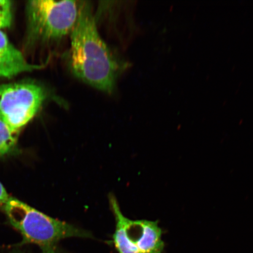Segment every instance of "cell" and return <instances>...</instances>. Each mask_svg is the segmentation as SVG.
I'll use <instances>...</instances> for the list:
<instances>
[{"label": "cell", "instance_id": "cell-8", "mask_svg": "<svg viewBox=\"0 0 253 253\" xmlns=\"http://www.w3.org/2000/svg\"><path fill=\"white\" fill-rule=\"evenodd\" d=\"M12 21V5L8 0H0V30L11 26Z\"/></svg>", "mask_w": 253, "mask_h": 253}, {"label": "cell", "instance_id": "cell-10", "mask_svg": "<svg viewBox=\"0 0 253 253\" xmlns=\"http://www.w3.org/2000/svg\"><path fill=\"white\" fill-rule=\"evenodd\" d=\"M10 253H26L22 251H13ZM40 253H59L56 250V247L55 248H47L41 249V252Z\"/></svg>", "mask_w": 253, "mask_h": 253}, {"label": "cell", "instance_id": "cell-1", "mask_svg": "<svg viewBox=\"0 0 253 253\" xmlns=\"http://www.w3.org/2000/svg\"><path fill=\"white\" fill-rule=\"evenodd\" d=\"M71 40L68 65L72 74L98 90L112 93L122 65L100 37L89 2H81Z\"/></svg>", "mask_w": 253, "mask_h": 253}, {"label": "cell", "instance_id": "cell-9", "mask_svg": "<svg viewBox=\"0 0 253 253\" xmlns=\"http://www.w3.org/2000/svg\"><path fill=\"white\" fill-rule=\"evenodd\" d=\"M9 198L7 191L0 182V207L4 206Z\"/></svg>", "mask_w": 253, "mask_h": 253}, {"label": "cell", "instance_id": "cell-6", "mask_svg": "<svg viewBox=\"0 0 253 253\" xmlns=\"http://www.w3.org/2000/svg\"><path fill=\"white\" fill-rule=\"evenodd\" d=\"M42 68L43 65L28 62L20 50L10 42L7 35L0 30V78L10 79Z\"/></svg>", "mask_w": 253, "mask_h": 253}, {"label": "cell", "instance_id": "cell-3", "mask_svg": "<svg viewBox=\"0 0 253 253\" xmlns=\"http://www.w3.org/2000/svg\"><path fill=\"white\" fill-rule=\"evenodd\" d=\"M82 1L33 0L28 2V34L33 43H51L71 34Z\"/></svg>", "mask_w": 253, "mask_h": 253}, {"label": "cell", "instance_id": "cell-4", "mask_svg": "<svg viewBox=\"0 0 253 253\" xmlns=\"http://www.w3.org/2000/svg\"><path fill=\"white\" fill-rule=\"evenodd\" d=\"M116 219L112 243L118 253H163L165 244L158 221L132 220L122 212L115 196L109 197Z\"/></svg>", "mask_w": 253, "mask_h": 253}, {"label": "cell", "instance_id": "cell-7", "mask_svg": "<svg viewBox=\"0 0 253 253\" xmlns=\"http://www.w3.org/2000/svg\"><path fill=\"white\" fill-rule=\"evenodd\" d=\"M17 137L18 134L14 133L7 125L0 120V157L14 150Z\"/></svg>", "mask_w": 253, "mask_h": 253}, {"label": "cell", "instance_id": "cell-2", "mask_svg": "<svg viewBox=\"0 0 253 253\" xmlns=\"http://www.w3.org/2000/svg\"><path fill=\"white\" fill-rule=\"evenodd\" d=\"M4 208L11 225L23 236V242L41 249L55 248L61 240L71 237H92L88 231L47 216L14 198L9 197Z\"/></svg>", "mask_w": 253, "mask_h": 253}, {"label": "cell", "instance_id": "cell-5", "mask_svg": "<svg viewBox=\"0 0 253 253\" xmlns=\"http://www.w3.org/2000/svg\"><path fill=\"white\" fill-rule=\"evenodd\" d=\"M46 98L45 90L33 82L0 85V120L18 134L36 116Z\"/></svg>", "mask_w": 253, "mask_h": 253}]
</instances>
